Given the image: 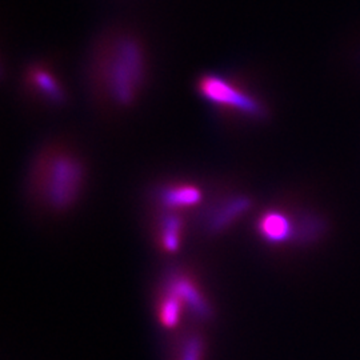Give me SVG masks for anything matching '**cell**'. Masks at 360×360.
<instances>
[{
  "label": "cell",
  "instance_id": "obj_1",
  "mask_svg": "<svg viewBox=\"0 0 360 360\" xmlns=\"http://www.w3.org/2000/svg\"><path fill=\"white\" fill-rule=\"evenodd\" d=\"M148 53L135 32L114 30L99 39L91 56L89 82L96 102L108 110H129L148 77Z\"/></svg>",
  "mask_w": 360,
  "mask_h": 360
},
{
  "label": "cell",
  "instance_id": "obj_2",
  "mask_svg": "<svg viewBox=\"0 0 360 360\" xmlns=\"http://www.w3.org/2000/svg\"><path fill=\"white\" fill-rule=\"evenodd\" d=\"M87 168L71 147L52 143L40 150L30 168L28 193L39 206L63 212L75 206L84 191Z\"/></svg>",
  "mask_w": 360,
  "mask_h": 360
},
{
  "label": "cell",
  "instance_id": "obj_3",
  "mask_svg": "<svg viewBox=\"0 0 360 360\" xmlns=\"http://www.w3.org/2000/svg\"><path fill=\"white\" fill-rule=\"evenodd\" d=\"M196 92L224 115L257 122L267 116V108L243 83L219 74H202L196 80Z\"/></svg>",
  "mask_w": 360,
  "mask_h": 360
},
{
  "label": "cell",
  "instance_id": "obj_4",
  "mask_svg": "<svg viewBox=\"0 0 360 360\" xmlns=\"http://www.w3.org/2000/svg\"><path fill=\"white\" fill-rule=\"evenodd\" d=\"M27 91L40 102L50 105H63L67 102L65 86L50 65L32 63L25 72Z\"/></svg>",
  "mask_w": 360,
  "mask_h": 360
},
{
  "label": "cell",
  "instance_id": "obj_5",
  "mask_svg": "<svg viewBox=\"0 0 360 360\" xmlns=\"http://www.w3.org/2000/svg\"><path fill=\"white\" fill-rule=\"evenodd\" d=\"M205 199L203 190L193 181L176 180L162 184L155 191V202L160 211L184 212L199 206Z\"/></svg>",
  "mask_w": 360,
  "mask_h": 360
},
{
  "label": "cell",
  "instance_id": "obj_6",
  "mask_svg": "<svg viewBox=\"0 0 360 360\" xmlns=\"http://www.w3.org/2000/svg\"><path fill=\"white\" fill-rule=\"evenodd\" d=\"M251 206V200L245 195H231L220 200L218 205L212 207L207 215V227L212 232H219L235 220L240 218Z\"/></svg>",
  "mask_w": 360,
  "mask_h": 360
},
{
  "label": "cell",
  "instance_id": "obj_7",
  "mask_svg": "<svg viewBox=\"0 0 360 360\" xmlns=\"http://www.w3.org/2000/svg\"><path fill=\"white\" fill-rule=\"evenodd\" d=\"M184 220L180 212L162 211L158 220V240L167 252L178 251L181 242Z\"/></svg>",
  "mask_w": 360,
  "mask_h": 360
},
{
  "label": "cell",
  "instance_id": "obj_8",
  "mask_svg": "<svg viewBox=\"0 0 360 360\" xmlns=\"http://www.w3.org/2000/svg\"><path fill=\"white\" fill-rule=\"evenodd\" d=\"M167 287H169L176 295L179 296L184 307L193 309V312L200 318L208 316L210 309H208L203 296L200 295L198 288L193 285V282L188 278L183 276L181 274H176L175 276H172L169 279Z\"/></svg>",
  "mask_w": 360,
  "mask_h": 360
},
{
  "label": "cell",
  "instance_id": "obj_9",
  "mask_svg": "<svg viewBox=\"0 0 360 360\" xmlns=\"http://www.w3.org/2000/svg\"><path fill=\"white\" fill-rule=\"evenodd\" d=\"M257 231L269 243H281L291 233V221L281 211H266L257 220Z\"/></svg>",
  "mask_w": 360,
  "mask_h": 360
},
{
  "label": "cell",
  "instance_id": "obj_10",
  "mask_svg": "<svg viewBox=\"0 0 360 360\" xmlns=\"http://www.w3.org/2000/svg\"><path fill=\"white\" fill-rule=\"evenodd\" d=\"M184 307L179 296L176 295L169 287L166 288V292L162 296L159 306V319L165 327L172 328L179 323L181 309Z\"/></svg>",
  "mask_w": 360,
  "mask_h": 360
},
{
  "label": "cell",
  "instance_id": "obj_11",
  "mask_svg": "<svg viewBox=\"0 0 360 360\" xmlns=\"http://www.w3.org/2000/svg\"><path fill=\"white\" fill-rule=\"evenodd\" d=\"M202 342L198 338H190V340L183 346L181 360L202 359Z\"/></svg>",
  "mask_w": 360,
  "mask_h": 360
}]
</instances>
